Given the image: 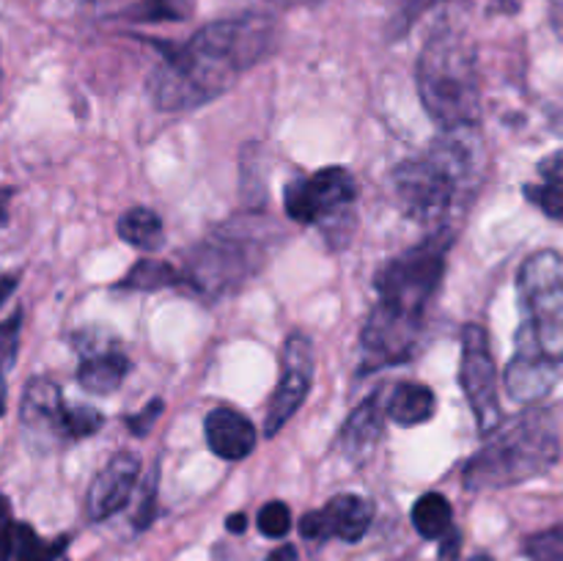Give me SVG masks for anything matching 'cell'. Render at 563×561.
I'll list each match as a JSON object with an SVG mask.
<instances>
[{
    "label": "cell",
    "mask_w": 563,
    "mask_h": 561,
    "mask_svg": "<svg viewBox=\"0 0 563 561\" xmlns=\"http://www.w3.org/2000/svg\"><path fill=\"white\" fill-rule=\"evenodd\" d=\"M440 3H443V0H405L399 14V33L405 31V28H410L418 16H423L429 9H434V6Z\"/></svg>",
    "instance_id": "4dcf8cb0"
},
{
    "label": "cell",
    "mask_w": 563,
    "mask_h": 561,
    "mask_svg": "<svg viewBox=\"0 0 563 561\" xmlns=\"http://www.w3.org/2000/svg\"><path fill=\"white\" fill-rule=\"evenodd\" d=\"M0 80H3V75H0Z\"/></svg>",
    "instance_id": "74e56055"
},
{
    "label": "cell",
    "mask_w": 563,
    "mask_h": 561,
    "mask_svg": "<svg viewBox=\"0 0 563 561\" xmlns=\"http://www.w3.org/2000/svg\"><path fill=\"white\" fill-rule=\"evenodd\" d=\"M16 520L11 515V504L5 495H0V561L11 559V544H14Z\"/></svg>",
    "instance_id": "f546056e"
},
{
    "label": "cell",
    "mask_w": 563,
    "mask_h": 561,
    "mask_svg": "<svg viewBox=\"0 0 563 561\" xmlns=\"http://www.w3.org/2000/svg\"><path fill=\"white\" fill-rule=\"evenodd\" d=\"M16 284H20V278H16V275H3V278H0V306H3L11 295H14Z\"/></svg>",
    "instance_id": "836d02e7"
},
{
    "label": "cell",
    "mask_w": 563,
    "mask_h": 561,
    "mask_svg": "<svg viewBox=\"0 0 563 561\" xmlns=\"http://www.w3.org/2000/svg\"><path fill=\"white\" fill-rule=\"evenodd\" d=\"M440 542V561H460V548H462V534L460 528H451L445 537L438 539Z\"/></svg>",
    "instance_id": "1f68e13d"
},
{
    "label": "cell",
    "mask_w": 563,
    "mask_h": 561,
    "mask_svg": "<svg viewBox=\"0 0 563 561\" xmlns=\"http://www.w3.org/2000/svg\"><path fill=\"white\" fill-rule=\"evenodd\" d=\"M467 561H495V559L489 553H476V556H471V559H467Z\"/></svg>",
    "instance_id": "d590c367"
},
{
    "label": "cell",
    "mask_w": 563,
    "mask_h": 561,
    "mask_svg": "<svg viewBox=\"0 0 563 561\" xmlns=\"http://www.w3.org/2000/svg\"><path fill=\"white\" fill-rule=\"evenodd\" d=\"M64 416L66 405L58 385L47 377L27 380L25 394H22L20 418L25 435L38 446V449H49V446L66 440Z\"/></svg>",
    "instance_id": "7c38bea8"
},
{
    "label": "cell",
    "mask_w": 563,
    "mask_h": 561,
    "mask_svg": "<svg viewBox=\"0 0 563 561\" xmlns=\"http://www.w3.org/2000/svg\"><path fill=\"white\" fill-rule=\"evenodd\" d=\"M137 479H141V460L132 451H121L115 454L97 479L88 487V517L91 520H108V517L119 515L132 498Z\"/></svg>",
    "instance_id": "4fadbf2b"
},
{
    "label": "cell",
    "mask_w": 563,
    "mask_h": 561,
    "mask_svg": "<svg viewBox=\"0 0 563 561\" xmlns=\"http://www.w3.org/2000/svg\"><path fill=\"white\" fill-rule=\"evenodd\" d=\"M187 14V0H146L132 11V20H185Z\"/></svg>",
    "instance_id": "4316f807"
},
{
    "label": "cell",
    "mask_w": 563,
    "mask_h": 561,
    "mask_svg": "<svg viewBox=\"0 0 563 561\" xmlns=\"http://www.w3.org/2000/svg\"><path fill=\"white\" fill-rule=\"evenodd\" d=\"M278 3H284V6H289V3H308V0H278Z\"/></svg>",
    "instance_id": "8d00e7d4"
},
{
    "label": "cell",
    "mask_w": 563,
    "mask_h": 561,
    "mask_svg": "<svg viewBox=\"0 0 563 561\" xmlns=\"http://www.w3.org/2000/svg\"><path fill=\"white\" fill-rule=\"evenodd\" d=\"M355 198V176L341 165H330L311 176L291 179L284 190V209L297 223L322 226L350 212Z\"/></svg>",
    "instance_id": "9c48e42d"
},
{
    "label": "cell",
    "mask_w": 563,
    "mask_h": 561,
    "mask_svg": "<svg viewBox=\"0 0 563 561\" xmlns=\"http://www.w3.org/2000/svg\"><path fill=\"white\" fill-rule=\"evenodd\" d=\"M174 284H181L179 270L170 267L168 262H159V258H141V262L132 264L130 273L119 280V289L154 292Z\"/></svg>",
    "instance_id": "44dd1931"
},
{
    "label": "cell",
    "mask_w": 563,
    "mask_h": 561,
    "mask_svg": "<svg viewBox=\"0 0 563 561\" xmlns=\"http://www.w3.org/2000/svg\"><path fill=\"white\" fill-rule=\"evenodd\" d=\"M163 410H165L163 399H152L148 405L141 407V413H132L130 418H124L126 429H130L135 438H143V435L152 432V427L157 424V418L163 416Z\"/></svg>",
    "instance_id": "f1b7e54d"
},
{
    "label": "cell",
    "mask_w": 563,
    "mask_h": 561,
    "mask_svg": "<svg viewBox=\"0 0 563 561\" xmlns=\"http://www.w3.org/2000/svg\"><path fill=\"white\" fill-rule=\"evenodd\" d=\"M280 229L262 215H236L209 231L179 270V278L203 297H223L240 289L262 270L278 242Z\"/></svg>",
    "instance_id": "5b68a950"
},
{
    "label": "cell",
    "mask_w": 563,
    "mask_h": 561,
    "mask_svg": "<svg viewBox=\"0 0 563 561\" xmlns=\"http://www.w3.org/2000/svg\"><path fill=\"white\" fill-rule=\"evenodd\" d=\"M418 97L440 130H471L482 119L476 50L465 33L440 28L423 44L416 66Z\"/></svg>",
    "instance_id": "8992f818"
},
{
    "label": "cell",
    "mask_w": 563,
    "mask_h": 561,
    "mask_svg": "<svg viewBox=\"0 0 563 561\" xmlns=\"http://www.w3.org/2000/svg\"><path fill=\"white\" fill-rule=\"evenodd\" d=\"M374 520L372 501L361 495H335L328 506L302 515L300 534L311 542H328V539H344V542H361Z\"/></svg>",
    "instance_id": "8fae6325"
},
{
    "label": "cell",
    "mask_w": 563,
    "mask_h": 561,
    "mask_svg": "<svg viewBox=\"0 0 563 561\" xmlns=\"http://www.w3.org/2000/svg\"><path fill=\"white\" fill-rule=\"evenodd\" d=\"M69 539H42L27 522H16L14 544L9 561H55L66 550Z\"/></svg>",
    "instance_id": "7402d4cb"
},
{
    "label": "cell",
    "mask_w": 563,
    "mask_h": 561,
    "mask_svg": "<svg viewBox=\"0 0 563 561\" xmlns=\"http://www.w3.org/2000/svg\"><path fill=\"white\" fill-rule=\"evenodd\" d=\"M539 185H526V198L548 218H563V148L539 163Z\"/></svg>",
    "instance_id": "d6986e66"
},
{
    "label": "cell",
    "mask_w": 563,
    "mask_h": 561,
    "mask_svg": "<svg viewBox=\"0 0 563 561\" xmlns=\"http://www.w3.org/2000/svg\"><path fill=\"white\" fill-rule=\"evenodd\" d=\"M80 366H77V383L91 394H113L130 374V358L113 344H104V336L91 341V336H80Z\"/></svg>",
    "instance_id": "5bb4252c"
},
{
    "label": "cell",
    "mask_w": 563,
    "mask_h": 561,
    "mask_svg": "<svg viewBox=\"0 0 563 561\" xmlns=\"http://www.w3.org/2000/svg\"><path fill=\"white\" fill-rule=\"evenodd\" d=\"M460 383L467 396L473 418L482 435L495 432L504 424V407L498 394V366H495L489 336L482 324L471 322L462 330Z\"/></svg>",
    "instance_id": "ba28073f"
},
{
    "label": "cell",
    "mask_w": 563,
    "mask_h": 561,
    "mask_svg": "<svg viewBox=\"0 0 563 561\" xmlns=\"http://www.w3.org/2000/svg\"><path fill=\"white\" fill-rule=\"evenodd\" d=\"M528 561H563V526L544 528L522 542Z\"/></svg>",
    "instance_id": "cb8c5ba5"
},
{
    "label": "cell",
    "mask_w": 563,
    "mask_h": 561,
    "mask_svg": "<svg viewBox=\"0 0 563 561\" xmlns=\"http://www.w3.org/2000/svg\"><path fill=\"white\" fill-rule=\"evenodd\" d=\"M522 328L517 352L504 374L506 391L520 405H533L563 374V256L539 251L517 273Z\"/></svg>",
    "instance_id": "3957f363"
},
{
    "label": "cell",
    "mask_w": 563,
    "mask_h": 561,
    "mask_svg": "<svg viewBox=\"0 0 563 561\" xmlns=\"http://www.w3.org/2000/svg\"><path fill=\"white\" fill-rule=\"evenodd\" d=\"M454 229L429 231L427 240L390 258L377 273V302L361 336V372L394 366L416 352L429 306L445 275Z\"/></svg>",
    "instance_id": "7a4b0ae2"
},
{
    "label": "cell",
    "mask_w": 563,
    "mask_h": 561,
    "mask_svg": "<svg viewBox=\"0 0 563 561\" xmlns=\"http://www.w3.org/2000/svg\"><path fill=\"white\" fill-rule=\"evenodd\" d=\"M383 399V391L366 396V399L350 413L344 427H341L339 446L341 454H344V460L350 462V465H363V462L374 454V449H377L379 438H383L385 418H388L385 416Z\"/></svg>",
    "instance_id": "9a60e30c"
},
{
    "label": "cell",
    "mask_w": 563,
    "mask_h": 561,
    "mask_svg": "<svg viewBox=\"0 0 563 561\" xmlns=\"http://www.w3.org/2000/svg\"><path fill=\"white\" fill-rule=\"evenodd\" d=\"M482 174V141L476 127L449 130L432 141L421 157L396 165L394 185L396 201L407 218L423 229H454V215L465 212L478 190Z\"/></svg>",
    "instance_id": "277c9868"
},
{
    "label": "cell",
    "mask_w": 563,
    "mask_h": 561,
    "mask_svg": "<svg viewBox=\"0 0 563 561\" xmlns=\"http://www.w3.org/2000/svg\"><path fill=\"white\" fill-rule=\"evenodd\" d=\"M313 383V344L306 333H291L280 350V380L269 399L267 418H264V435L275 438L286 424L291 421Z\"/></svg>",
    "instance_id": "30bf717a"
},
{
    "label": "cell",
    "mask_w": 563,
    "mask_h": 561,
    "mask_svg": "<svg viewBox=\"0 0 563 561\" xmlns=\"http://www.w3.org/2000/svg\"><path fill=\"white\" fill-rule=\"evenodd\" d=\"M225 528H229L231 534H242L247 528V517L242 515V512H236V515H229V520H225Z\"/></svg>",
    "instance_id": "e575fe53"
},
{
    "label": "cell",
    "mask_w": 563,
    "mask_h": 561,
    "mask_svg": "<svg viewBox=\"0 0 563 561\" xmlns=\"http://www.w3.org/2000/svg\"><path fill=\"white\" fill-rule=\"evenodd\" d=\"M104 416L97 410V407H86V405H75L66 407L64 416V432L66 440H80V438H91L102 429Z\"/></svg>",
    "instance_id": "d4e9b609"
},
{
    "label": "cell",
    "mask_w": 563,
    "mask_h": 561,
    "mask_svg": "<svg viewBox=\"0 0 563 561\" xmlns=\"http://www.w3.org/2000/svg\"><path fill=\"white\" fill-rule=\"evenodd\" d=\"M561 460V440L539 413L504 424L462 468V482L473 493L506 490L544 476Z\"/></svg>",
    "instance_id": "52a82bcc"
},
{
    "label": "cell",
    "mask_w": 563,
    "mask_h": 561,
    "mask_svg": "<svg viewBox=\"0 0 563 561\" xmlns=\"http://www.w3.org/2000/svg\"><path fill=\"white\" fill-rule=\"evenodd\" d=\"M300 556H297V548L295 544H280V548H275L273 553L267 556V561H297Z\"/></svg>",
    "instance_id": "d6a6232c"
},
{
    "label": "cell",
    "mask_w": 563,
    "mask_h": 561,
    "mask_svg": "<svg viewBox=\"0 0 563 561\" xmlns=\"http://www.w3.org/2000/svg\"><path fill=\"white\" fill-rule=\"evenodd\" d=\"M275 42L273 20L262 14L212 22L165 53L148 80L159 110H190L229 91Z\"/></svg>",
    "instance_id": "6da1fadb"
},
{
    "label": "cell",
    "mask_w": 563,
    "mask_h": 561,
    "mask_svg": "<svg viewBox=\"0 0 563 561\" xmlns=\"http://www.w3.org/2000/svg\"><path fill=\"white\" fill-rule=\"evenodd\" d=\"M157 484H159V468L154 465L152 473L143 479L141 506H137L135 517H132V522H135L137 531H143V528H148L154 522V512H157Z\"/></svg>",
    "instance_id": "83f0119b"
},
{
    "label": "cell",
    "mask_w": 563,
    "mask_h": 561,
    "mask_svg": "<svg viewBox=\"0 0 563 561\" xmlns=\"http://www.w3.org/2000/svg\"><path fill=\"white\" fill-rule=\"evenodd\" d=\"M438 396L423 383H399L385 394V416L399 427H418L434 416Z\"/></svg>",
    "instance_id": "e0dca14e"
},
{
    "label": "cell",
    "mask_w": 563,
    "mask_h": 561,
    "mask_svg": "<svg viewBox=\"0 0 563 561\" xmlns=\"http://www.w3.org/2000/svg\"><path fill=\"white\" fill-rule=\"evenodd\" d=\"M256 526L264 537L269 539H280L289 534L291 528V512L284 501H269V504L262 506L256 517Z\"/></svg>",
    "instance_id": "484cf974"
},
{
    "label": "cell",
    "mask_w": 563,
    "mask_h": 561,
    "mask_svg": "<svg viewBox=\"0 0 563 561\" xmlns=\"http://www.w3.org/2000/svg\"><path fill=\"white\" fill-rule=\"evenodd\" d=\"M203 435H207V446L220 460H245L256 449L258 440V432L251 418L231 410V407L209 410L207 421H203Z\"/></svg>",
    "instance_id": "2e32d148"
},
{
    "label": "cell",
    "mask_w": 563,
    "mask_h": 561,
    "mask_svg": "<svg viewBox=\"0 0 563 561\" xmlns=\"http://www.w3.org/2000/svg\"><path fill=\"white\" fill-rule=\"evenodd\" d=\"M412 526L423 539H440L454 528V509L443 493H427L410 512Z\"/></svg>",
    "instance_id": "ffe728a7"
},
{
    "label": "cell",
    "mask_w": 563,
    "mask_h": 561,
    "mask_svg": "<svg viewBox=\"0 0 563 561\" xmlns=\"http://www.w3.org/2000/svg\"><path fill=\"white\" fill-rule=\"evenodd\" d=\"M20 330H22V311H14L3 324H0V416L5 410V380H9V369L16 361V346H20Z\"/></svg>",
    "instance_id": "603a6c76"
},
{
    "label": "cell",
    "mask_w": 563,
    "mask_h": 561,
    "mask_svg": "<svg viewBox=\"0 0 563 561\" xmlns=\"http://www.w3.org/2000/svg\"><path fill=\"white\" fill-rule=\"evenodd\" d=\"M119 237L137 251L154 253L165 245V226L159 215L148 207H132L119 218Z\"/></svg>",
    "instance_id": "ac0fdd59"
}]
</instances>
